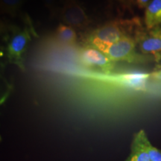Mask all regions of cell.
Wrapping results in <instances>:
<instances>
[{
  "label": "cell",
  "instance_id": "1",
  "mask_svg": "<svg viewBox=\"0 0 161 161\" xmlns=\"http://www.w3.org/2000/svg\"><path fill=\"white\" fill-rule=\"evenodd\" d=\"M138 18L131 19H116L108 22L92 31L86 38V46L105 52L112 45L118 42L133 28L140 25Z\"/></svg>",
  "mask_w": 161,
  "mask_h": 161
},
{
  "label": "cell",
  "instance_id": "2",
  "mask_svg": "<svg viewBox=\"0 0 161 161\" xmlns=\"http://www.w3.org/2000/svg\"><path fill=\"white\" fill-rule=\"evenodd\" d=\"M136 46V43L134 37L130 35H125L110 46L104 54L113 62L126 61L130 64L145 63L149 58H152L137 53Z\"/></svg>",
  "mask_w": 161,
  "mask_h": 161
},
{
  "label": "cell",
  "instance_id": "3",
  "mask_svg": "<svg viewBox=\"0 0 161 161\" xmlns=\"http://www.w3.org/2000/svg\"><path fill=\"white\" fill-rule=\"evenodd\" d=\"M31 33L27 27L22 30L17 29L12 32L6 40L5 53L8 59L23 71L25 69L24 55L31 39Z\"/></svg>",
  "mask_w": 161,
  "mask_h": 161
},
{
  "label": "cell",
  "instance_id": "4",
  "mask_svg": "<svg viewBox=\"0 0 161 161\" xmlns=\"http://www.w3.org/2000/svg\"><path fill=\"white\" fill-rule=\"evenodd\" d=\"M60 17L64 24L73 29H86L92 23L77 0H64L63 6L60 11Z\"/></svg>",
  "mask_w": 161,
  "mask_h": 161
},
{
  "label": "cell",
  "instance_id": "5",
  "mask_svg": "<svg viewBox=\"0 0 161 161\" xmlns=\"http://www.w3.org/2000/svg\"><path fill=\"white\" fill-rule=\"evenodd\" d=\"M134 39L142 55L154 58L156 61L161 59V29L160 26L148 31L137 30Z\"/></svg>",
  "mask_w": 161,
  "mask_h": 161
},
{
  "label": "cell",
  "instance_id": "6",
  "mask_svg": "<svg viewBox=\"0 0 161 161\" xmlns=\"http://www.w3.org/2000/svg\"><path fill=\"white\" fill-rule=\"evenodd\" d=\"M78 58L83 65L98 68L105 73H109L114 68V62L110 60L104 52L90 46L80 49Z\"/></svg>",
  "mask_w": 161,
  "mask_h": 161
},
{
  "label": "cell",
  "instance_id": "7",
  "mask_svg": "<svg viewBox=\"0 0 161 161\" xmlns=\"http://www.w3.org/2000/svg\"><path fill=\"white\" fill-rule=\"evenodd\" d=\"M144 23L148 30L158 27L161 24V0H152L145 10Z\"/></svg>",
  "mask_w": 161,
  "mask_h": 161
},
{
  "label": "cell",
  "instance_id": "8",
  "mask_svg": "<svg viewBox=\"0 0 161 161\" xmlns=\"http://www.w3.org/2000/svg\"><path fill=\"white\" fill-rule=\"evenodd\" d=\"M130 148V153L126 161H150L148 152L142 143V129L134 134Z\"/></svg>",
  "mask_w": 161,
  "mask_h": 161
},
{
  "label": "cell",
  "instance_id": "9",
  "mask_svg": "<svg viewBox=\"0 0 161 161\" xmlns=\"http://www.w3.org/2000/svg\"><path fill=\"white\" fill-rule=\"evenodd\" d=\"M56 39L62 45L73 46L77 41V34L73 28L60 24L56 30Z\"/></svg>",
  "mask_w": 161,
  "mask_h": 161
},
{
  "label": "cell",
  "instance_id": "10",
  "mask_svg": "<svg viewBox=\"0 0 161 161\" xmlns=\"http://www.w3.org/2000/svg\"><path fill=\"white\" fill-rule=\"evenodd\" d=\"M25 0H0V11L3 14L16 17Z\"/></svg>",
  "mask_w": 161,
  "mask_h": 161
},
{
  "label": "cell",
  "instance_id": "11",
  "mask_svg": "<svg viewBox=\"0 0 161 161\" xmlns=\"http://www.w3.org/2000/svg\"><path fill=\"white\" fill-rule=\"evenodd\" d=\"M142 140L145 148H146L147 152H148V156H149L150 161H161V151L159 150L158 148H156L155 146H154L151 143L146 133L142 129Z\"/></svg>",
  "mask_w": 161,
  "mask_h": 161
},
{
  "label": "cell",
  "instance_id": "12",
  "mask_svg": "<svg viewBox=\"0 0 161 161\" xmlns=\"http://www.w3.org/2000/svg\"><path fill=\"white\" fill-rule=\"evenodd\" d=\"M122 9V11L134 14V7L136 5V0H116Z\"/></svg>",
  "mask_w": 161,
  "mask_h": 161
},
{
  "label": "cell",
  "instance_id": "13",
  "mask_svg": "<svg viewBox=\"0 0 161 161\" xmlns=\"http://www.w3.org/2000/svg\"><path fill=\"white\" fill-rule=\"evenodd\" d=\"M150 78L157 81L161 82V66H158L154 72L150 73Z\"/></svg>",
  "mask_w": 161,
  "mask_h": 161
},
{
  "label": "cell",
  "instance_id": "14",
  "mask_svg": "<svg viewBox=\"0 0 161 161\" xmlns=\"http://www.w3.org/2000/svg\"><path fill=\"white\" fill-rule=\"evenodd\" d=\"M56 0H43L44 5L50 11V13L52 15L55 14V7Z\"/></svg>",
  "mask_w": 161,
  "mask_h": 161
},
{
  "label": "cell",
  "instance_id": "15",
  "mask_svg": "<svg viewBox=\"0 0 161 161\" xmlns=\"http://www.w3.org/2000/svg\"><path fill=\"white\" fill-rule=\"evenodd\" d=\"M151 1H152V0H136V5H137L139 8L140 9L146 8L147 5L149 4Z\"/></svg>",
  "mask_w": 161,
  "mask_h": 161
},
{
  "label": "cell",
  "instance_id": "16",
  "mask_svg": "<svg viewBox=\"0 0 161 161\" xmlns=\"http://www.w3.org/2000/svg\"><path fill=\"white\" fill-rule=\"evenodd\" d=\"M160 29H161V25H160Z\"/></svg>",
  "mask_w": 161,
  "mask_h": 161
}]
</instances>
